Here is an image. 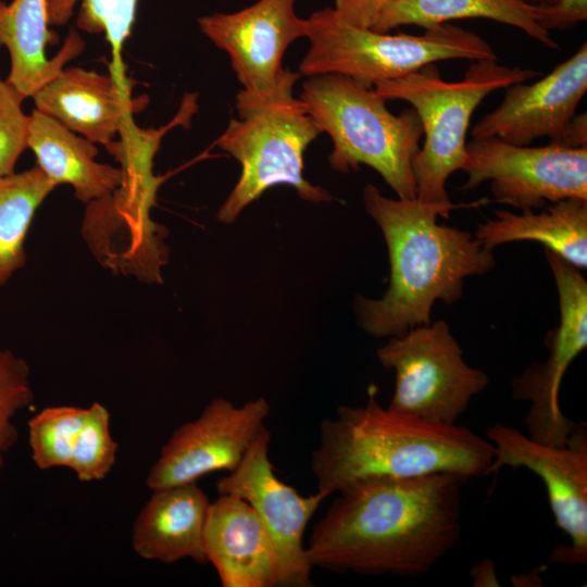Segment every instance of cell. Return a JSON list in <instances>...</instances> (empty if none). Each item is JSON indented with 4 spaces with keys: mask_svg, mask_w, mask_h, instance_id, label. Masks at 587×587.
<instances>
[{
    "mask_svg": "<svg viewBox=\"0 0 587 587\" xmlns=\"http://www.w3.org/2000/svg\"><path fill=\"white\" fill-rule=\"evenodd\" d=\"M198 25L217 48L226 51L242 89L273 93L287 71L282 60L295 40L307 37L309 23L295 10V0H259L234 13H213Z\"/></svg>",
    "mask_w": 587,
    "mask_h": 587,
    "instance_id": "obj_15",
    "label": "cell"
},
{
    "mask_svg": "<svg viewBox=\"0 0 587 587\" xmlns=\"http://www.w3.org/2000/svg\"><path fill=\"white\" fill-rule=\"evenodd\" d=\"M334 14L344 24L371 28L382 8L391 0H334Z\"/></svg>",
    "mask_w": 587,
    "mask_h": 587,
    "instance_id": "obj_29",
    "label": "cell"
},
{
    "mask_svg": "<svg viewBox=\"0 0 587 587\" xmlns=\"http://www.w3.org/2000/svg\"><path fill=\"white\" fill-rule=\"evenodd\" d=\"M530 3L540 4V5H554L559 0H526Z\"/></svg>",
    "mask_w": 587,
    "mask_h": 587,
    "instance_id": "obj_32",
    "label": "cell"
},
{
    "mask_svg": "<svg viewBox=\"0 0 587 587\" xmlns=\"http://www.w3.org/2000/svg\"><path fill=\"white\" fill-rule=\"evenodd\" d=\"M464 480L438 473L351 484L312 528L309 563L361 575L427 574L460 539Z\"/></svg>",
    "mask_w": 587,
    "mask_h": 587,
    "instance_id": "obj_1",
    "label": "cell"
},
{
    "mask_svg": "<svg viewBox=\"0 0 587 587\" xmlns=\"http://www.w3.org/2000/svg\"><path fill=\"white\" fill-rule=\"evenodd\" d=\"M271 408L264 398L235 405L215 398L201 414L177 427L151 466L146 485L155 490L197 483L202 476L233 472L265 426Z\"/></svg>",
    "mask_w": 587,
    "mask_h": 587,
    "instance_id": "obj_14",
    "label": "cell"
},
{
    "mask_svg": "<svg viewBox=\"0 0 587 587\" xmlns=\"http://www.w3.org/2000/svg\"><path fill=\"white\" fill-rule=\"evenodd\" d=\"M587 20V0H559L554 5L545 8L540 26L551 29H570Z\"/></svg>",
    "mask_w": 587,
    "mask_h": 587,
    "instance_id": "obj_30",
    "label": "cell"
},
{
    "mask_svg": "<svg viewBox=\"0 0 587 587\" xmlns=\"http://www.w3.org/2000/svg\"><path fill=\"white\" fill-rule=\"evenodd\" d=\"M110 421V412L102 403L87 408L70 465L79 482L101 480L114 466L118 444L112 437Z\"/></svg>",
    "mask_w": 587,
    "mask_h": 587,
    "instance_id": "obj_26",
    "label": "cell"
},
{
    "mask_svg": "<svg viewBox=\"0 0 587 587\" xmlns=\"http://www.w3.org/2000/svg\"><path fill=\"white\" fill-rule=\"evenodd\" d=\"M492 455V445L470 428L383 408L372 388L365 405L339 407L321 422L311 470L316 492L326 499L370 478L487 475Z\"/></svg>",
    "mask_w": 587,
    "mask_h": 587,
    "instance_id": "obj_3",
    "label": "cell"
},
{
    "mask_svg": "<svg viewBox=\"0 0 587 587\" xmlns=\"http://www.w3.org/2000/svg\"><path fill=\"white\" fill-rule=\"evenodd\" d=\"M587 90V45L536 83L505 88L502 102L471 130L473 139L497 137L528 146L538 138L565 147L587 146L586 113L576 109Z\"/></svg>",
    "mask_w": 587,
    "mask_h": 587,
    "instance_id": "obj_12",
    "label": "cell"
},
{
    "mask_svg": "<svg viewBox=\"0 0 587 587\" xmlns=\"http://www.w3.org/2000/svg\"><path fill=\"white\" fill-rule=\"evenodd\" d=\"M367 213L380 227L390 262L389 287L383 298L359 296V325L374 337H399L429 324L434 303H453L464 279L496 265L491 250L474 235L437 222L444 212L415 199H390L374 185L363 189Z\"/></svg>",
    "mask_w": 587,
    "mask_h": 587,
    "instance_id": "obj_2",
    "label": "cell"
},
{
    "mask_svg": "<svg viewBox=\"0 0 587 587\" xmlns=\"http://www.w3.org/2000/svg\"><path fill=\"white\" fill-rule=\"evenodd\" d=\"M308 20L309 49L299 74H340L366 86L396 79L444 60H498L480 36L450 23L425 28L422 35L387 34L341 23L333 8Z\"/></svg>",
    "mask_w": 587,
    "mask_h": 587,
    "instance_id": "obj_7",
    "label": "cell"
},
{
    "mask_svg": "<svg viewBox=\"0 0 587 587\" xmlns=\"http://www.w3.org/2000/svg\"><path fill=\"white\" fill-rule=\"evenodd\" d=\"M271 433L264 426L236 470L217 480L218 495L247 501L265 526L277 557V587L312 586L303 535L325 500L319 492L300 495L280 480L270 460Z\"/></svg>",
    "mask_w": 587,
    "mask_h": 587,
    "instance_id": "obj_13",
    "label": "cell"
},
{
    "mask_svg": "<svg viewBox=\"0 0 587 587\" xmlns=\"http://www.w3.org/2000/svg\"><path fill=\"white\" fill-rule=\"evenodd\" d=\"M538 74L498 60L475 61L463 79L445 80L435 63L402 77L376 83L373 90L385 100H403L420 117L425 140L413 161L415 198L440 209L446 217L453 208L446 189L448 177L462 170L466 134L478 104L491 92L525 83Z\"/></svg>",
    "mask_w": 587,
    "mask_h": 587,
    "instance_id": "obj_4",
    "label": "cell"
},
{
    "mask_svg": "<svg viewBox=\"0 0 587 587\" xmlns=\"http://www.w3.org/2000/svg\"><path fill=\"white\" fill-rule=\"evenodd\" d=\"M545 255L558 290L560 321L545 337L547 359L512 380V397L529 402L524 419L529 438L564 446L580 424L562 413L559 394L569 366L587 347V283L578 268L555 253L545 250Z\"/></svg>",
    "mask_w": 587,
    "mask_h": 587,
    "instance_id": "obj_11",
    "label": "cell"
},
{
    "mask_svg": "<svg viewBox=\"0 0 587 587\" xmlns=\"http://www.w3.org/2000/svg\"><path fill=\"white\" fill-rule=\"evenodd\" d=\"M301 75L287 71L279 87L268 95L241 89L236 97L238 118H232L216 145L241 166L240 177L217 212L224 224L233 223L240 212L268 188L286 184L300 198L323 202L332 196L303 176V154L322 130L305 103L294 97Z\"/></svg>",
    "mask_w": 587,
    "mask_h": 587,
    "instance_id": "obj_5",
    "label": "cell"
},
{
    "mask_svg": "<svg viewBox=\"0 0 587 587\" xmlns=\"http://www.w3.org/2000/svg\"><path fill=\"white\" fill-rule=\"evenodd\" d=\"M55 187L38 165L0 175V288L24 266L27 232L36 211Z\"/></svg>",
    "mask_w": 587,
    "mask_h": 587,
    "instance_id": "obj_23",
    "label": "cell"
},
{
    "mask_svg": "<svg viewBox=\"0 0 587 587\" xmlns=\"http://www.w3.org/2000/svg\"><path fill=\"white\" fill-rule=\"evenodd\" d=\"M396 374L389 409L436 424H455L489 383L470 366L445 321L410 329L377 350Z\"/></svg>",
    "mask_w": 587,
    "mask_h": 587,
    "instance_id": "obj_8",
    "label": "cell"
},
{
    "mask_svg": "<svg viewBox=\"0 0 587 587\" xmlns=\"http://www.w3.org/2000/svg\"><path fill=\"white\" fill-rule=\"evenodd\" d=\"M203 541L223 587H277L273 541L243 499L218 495L210 503Z\"/></svg>",
    "mask_w": 587,
    "mask_h": 587,
    "instance_id": "obj_17",
    "label": "cell"
},
{
    "mask_svg": "<svg viewBox=\"0 0 587 587\" xmlns=\"http://www.w3.org/2000/svg\"><path fill=\"white\" fill-rule=\"evenodd\" d=\"M474 236L489 250L512 241H538L583 270L587 266V200H562L539 213L497 210L495 218L479 224Z\"/></svg>",
    "mask_w": 587,
    "mask_h": 587,
    "instance_id": "obj_21",
    "label": "cell"
},
{
    "mask_svg": "<svg viewBox=\"0 0 587 587\" xmlns=\"http://www.w3.org/2000/svg\"><path fill=\"white\" fill-rule=\"evenodd\" d=\"M300 99L333 140L330 166L340 173L374 168L400 199H415L413 161L423 127L414 109L395 115L372 87L340 74L310 76Z\"/></svg>",
    "mask_w": 587,
    "mask_h": 587,
    "instance_id": "obj_6",
    "label": "cell"
},
{
    "mask_svg": "<svg viewBox=\"0 0 587 587\" xmlns=\"http://www.w3.org/2000/svg\"><path fill=\"white\" fill-rule=\"evenodd\" d=\"M48 0H12L0 3V47L10 55L7 80L22 95L32 96L84 49L76 30H71L58 54L48 59L46 47L58 36L49 29Z\"/></svg>",
    "mask_w": 587,
    "mask_h": 587,
    "instance_id": "obj_19",
    "label": "cell"
},
{
    "mask_svg": "<svg viewBox=\"0 0 587 587\" xmlns=\"http://www.w3.org/2000/svg\"><path fill=\"white\" fill-rule=\"evenodd\" d=\"M485 438L492 445L487 475L503 467H524L544 483L555 525L570 544L555 547L551 562L584 566L587 563V430L580 423L564 446L537 442L517 428L496 423Z\"/></svg>",
    "mask_w": 587,
    "mask_h": 587,
    "instance_id": "obj_10",
    "label": "cell"
},
{
    "mask_svg": "<svg viewBox=\"0 0 587 587\" xmlns=\"http://www.w3.org/2000/svg\"><path fill=\"white\" fill-rule=\"evenodd\" d=\"M78 2L77 27L86 33H103L120 50L135 23L137 0H48L49 24H66Z\"/></svg>",
    "mask_w": 587,
    "mask_h": 587,
    "instance_id": "obj_25",
    "label": "cell"
},
{
    "mask_svg": "<svg viewBox=\"0 0 587 587\" xmlns=\"http://www.w3.org/2000/svg\"><path fill=\"white\" fill-rule=\"evenodd\" d=\"M27 148L41 171L57 186H72L80 202L108 196L122 182L121 167L96 161V143L37 109L29 114Z\"/></svg>",
    "mask_w": 587,
    "mask_h": 587,
    "instance_id": "obj_20",
    "label": "cell"
},
{
    "mask_svg": "<svg viewBox=\"0 0 587 587\" xmlns=\"http://www.w3.org/2000/svg\"><path fill=\"white\" fill-rule=\"evenodd\" d=\"M87 408H43L28 421V445L34 464L42 471L71 465L76 438Z\"/></svg>",
    "mask_w": 587,
    "mask_h": 587,
    "instance_id": "obj_24",
    "label": "cell"
},
{
    "mask_svg": "<svg viewBox=\"0 0 587 587\" xmlns=\"http://www.w3.org/2000/svg\"><path fill=\"white\" fill-rule=\"evenodd\" d=\"M32 98L35 109L105 148L148 103L146 96L132 98L113 76L82 67H64Z\"/></svg>",
    "mask_w": 587,
    "mask_h": 587,
    "instance_id": "obj_16",
    "label": "cell"
},
{
    "mask_svg": "<svg viewBox=\"0 0 587 587\" xmlns=\"http://www.w3.org/2000/svg\"><path fill=\"white\" fill-rule=\"evenodd\" d=\"M474 586H499L495 565L489 559H485L476 564L472 571Z\"/></svg>",
    "mask_w": 587,
    "mask_h": 587,
    "instance_id": "obj_31",
    "label": "cell"
},
{
    "mask_svg": "<svg viewBox=\"0 0 587 587\" xmlns=\"http://www.w3.org/2000/svg\"><path fill=\"white\" fill-rule=\"evenodd\" d=\"M546 5L526 0H391L370 28L378 33L402 25L429 28L459 18H488L520 28L550 49H560L540 26Z\"/></svg>",
    "mask_w": 587,
    "mask_h": 587,
    "instance_id": "obj_22",
    "label": "cell"
},
{
    "mask_svg": "<svg viewBox=\"0 0 587 587\" xmlns=\"http://www.w3.org/2000/svg\"><path fill=\"white\" fill-rule=\"evenodd\" d=\"M34 398L28 363L3 347L0 338V472L18 437L14 420Z\"/></svg>",
    "mask_w": 587,
    "mask_h": 587,
    "instance_id": "obj_27",
    "label": "cell"
},
{
    "mask_svg": "<svg viewBox=\"0 0 587 587\" xmlns=\"http://www.w3.org/2000/svg\"><path fill=\"white\" fill-rule=\"evenodd\" d=\"M463 186L472 189L490 180L496 202L522 211L566 199L587 200V146L542 147L513 145L497 137L466 143Z\"/></svg>",
    "mask_w": 587,
    "mask_h": 587,
    "instance_id": "obj_9",
    "label": "cell"
},
{
    "mask_svg": "<svg viewBox=\"0 0 587 587\" xmlns=\"http://www.w3.org/2000/svg\"><path fill=\"white\" fill-rule=\"evenodd\" d=\"M0 3H1V1H0Z\"/></svg>",
    "mask_w": 587,
    "mask_h": 587,
    "instance_id": "obj_33",
    "label": "cell"
},
{
    "mask_svg": "<svg viewBox=\"0 0 587 587\" xmlns=\"http://www.w3.org/2000/svg\"><path fill=\"white\" fill-rule=\"evenodd\" d=\"M24 100L7 78L0 77V175L13 173L27 149L29 115L23 110Z\"/></svg>",
    "mask_w": 587,
    "mask_h": 587,
    "instance_id": "obj_28",
    "label": "cell"
},
{
    "mask_svg": "<svg viewBox=\"0 0 587 587\" xmlns=\"http://www.w3.org/2000/svg\"><path fill=\"white\" fill-rule=\"evenodd\" d=\"M210 500L197 483L152 490L132 527V546L142 559L204 565V526Z\"/></svg>",
    "mask_w": 587,
    "mask_h": 587,
    "instance_id": "obj_18",
    "label": "cell"
}]
</instances>
